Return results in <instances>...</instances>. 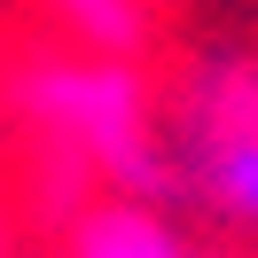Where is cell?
I'll return each instance as SVG.
<instances>
[{"label":"cell","mask_w":258,"mask_h":258,"mask_svg":"<svg viewBox=\"0 0 258 258\" xmlns=\"http://www.w3.org/2000/svg\"><path fill=\"white\" fill-rule=\"evenodd\" d=\"M180 172V211H204L211 227L258 242V110L227 117V125H196V133H164Z\"/></svg>","instance_id":"obj_2"},{"label":"cell","mask_w":258,"mask_h":258,"mask_svg":"<svg viewBox=\"0 0 258 258\" xmlns=\"http://www.w3.org/2000/svg\"><path fill=\"white\" fill-rule=\"evenodd\" d=\"M16 110L32 125H47L86 172H102L117 196H149V204H172L180 211V172H172V149H164L157 125V102H149L133 55H39V63L16 71Z\"/></svg>","instance_id":"obj_1"},{"label":"cell","mask_w":258,"mask_h":258,"mask_svg":"<svg viewBox=\"0 0 258 258\" xmlns=\"http://www.w3.org/2000/svg\"><path fill=\"white\" fill-rule=\"evenodd\" d=\"M63 32L79 47H102V55H133L141 47V0H47Z\"/></svg>","instance_id":"obj_4"},{"label":"cell","mask_w":258,"mask_h":258,"mask_svg":"<svg viewBox=\"0 0 258 258\" xmlns=\"http://www.w3.org/2000/svg\"><path fill=\"white\" fill-rule=\"evenodd\" d=\"M63 258H235L219 242H204L196 227H180L172 204H149V196H102L71 219Z\"/></svg>","instance_id":"obj_3"}]
</instances>
